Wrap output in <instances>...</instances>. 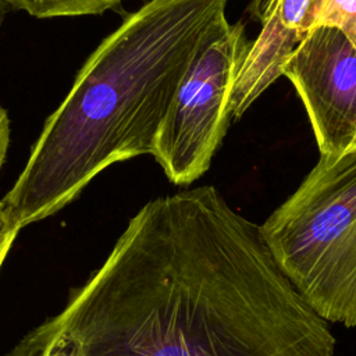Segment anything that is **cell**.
Segmentation results:
<instances>
[{
	"instance_id": "52a82bcc",
	"label": "cell",
	"mask_w": 356,
	"mask_h": 356,
	"mask_svg": "<svg viewBox=\"0 0 356 356\" xmlns=\"http://www.w3.org/2000/svg\"><path fill=\"white\" fill-rule=\"evenodd\" d=\"M8 8L24 11L39 19L58 17L99 15L124 0H4Z\"/></svg>"
},
{
	"instance_id": "8fae6325",
	"label": "cell",
	"mask_w": 356,
	"mask_h": 356,
	"mask_svg": "<svg viewBox=\"0 0 356 356\" xmlns=\"http://www.w3.org/2000/svg\"><path fill=\"white\" fill-rule=\"evenodd\" d=\"M270 0H253L252 1V6H250V13L253 17H257L259 19L261 18L267 4H268Z\"/></svg>"
},
{
	"instance_id": "5b68a950",
	"label": "cell",
	"mask_w": 356,
	"mask_h": 356,
	"mask_svg": "<svg viewBox=\"0 0 356 356\" xmlns=\"http://www.w3.org/2000/svg\"><path fill=\"white\" fill-rule=\"evenodd\" d=\"M284 76L305 104L320 154L335 156L356 145V49L341 29L313 26Z\"/></svg>"
},
{
	"instance_id": "6da1fadb",
	"label": "cell",
	"mask_w": 356,
	"mask_h": 356,
	"mask_svg": "<svg viewBox=\"0 0 356 356\" xmlns=\"http://www.w3.org/2000/svg\"><path fill=\"white\" fill-rule=\"evenodd\" d=\"M327 323L260 227L206 185L142 206L61 312L4 356H334Z\"/></svg>"
},
{
	"instance_id": "277c9868",
	"label": "cell",
	"mask_w": 356,
	"mask_h": 356,
	"mask_svg": "<svg viewBox=\"0 0 356 356\" xmlns=\"http://www.w3.org/2000/svg\"><path fill=\"white\" fill-rule=\"evenodd\" d=\"M248 47L243 25L224 15L188 65L152 153L171 182L188 185L209 170L232 118L231 95Z\"/></svg>"
},
{
	"instance_id": "8992f818",
	"label": "cell",
	"mask_w": 356,
	"mask_h": 356,
	"mask_svg": "<svg viewBox=\"0 0 356 356\" xmlns=\"http://www.w3.org/2000/svg\"><path fill=\"white\" fill-rule=\"evenodd\" d=\"M310 0H270L261 18V31L249 43L239 67L232 95L231 115L239 118L281 75L309 33Z\"/></svg>"
},
{
	"instance_id": "7a4b0ae2",
	"label": "cell",
	"mask_w": 356,
	"mask_h": 356,
	"mask_svg": "<svg viewBox=\"0 0 356 356\" xmlns=\"http://www.w3.org/2000/svg\"><path fill=\"white\" fill-rule=\"evenodd\" d=\"M227 0H149L86 58L1 199L21 228L53 216L114 163L152 154L177 88Z\"/></svg>"
},
{
	"instance_id": "7c38bea8",
	"label": "cell",
	"mask_w": 356,
	"mask_h": 356,
	"mask_svg": "<svg viewBox=\"0 0 356 356\" xmlns=\"http://www.w3.org/2000/svg\"><path fill=\"white\" fill-rule=\"evenodd\" d=\"M7 10H8V6L6 4V1H4V0H0V25H1V22H3L4 17H6Z\"/></svg>"
},
{
	"instance_id": "ba28073f",
	"label": "cell",
	"mask_w": 356,
	"mask_h": 356,
	"mask_svg": "<svg viewBox=\"0 0 356 356\" xmlns=\"http://www.w3.org/2000/svg\"><path fill=\"white\" fill-rule=\"evenodd\" d=\"M323 24L341 29L356 49V0H310L309 29Z\"/></svg>"
},
{
	"instance_id": "30bf717a",
	"label": "cell",
	"mask_w": 356,
	"mask_h": 356,
	"mask_svg": "<svg viewBox=\"0 0 356 356\" xmlns=\"http://www.w3.org/2000/svg\"><path fill=\"white\" fill-rule=\"evenodd\" d=\"M10 143V120L4 107L0 106V168L6 160Z\"/></svg>"
},
{
	"instance_id": "3957f363",
	"label": "cell",
	"mask_w": 356,
	"mask_h": 356,
	"mask_svg": "<svg viewBox=\"0 0 356 356\" xmlns=\"http://www.w3.org/2000/svg\"><path fill=\"white\" fill-rule=\"evenodd\" d=\"M260 229L307 305L325 321L356 327V145L321 154Z\"/></svg>"
},
{
	"instance_id": "9c48e42d",
	"label": "cell",
	"mask_w": 356,
	"mask_h": 356,
	"mask_svg": "<svg viewBox=\"0 0 356 356\" xmlns=\"http://www.w3.org/2000/svg\"><path fill=\"white\" fill-rule=\"evenodd\" d=\"M21 227L13 221L10 214L7 213L3 202L0 200V268L3 261L6 260L8 250L17 238Z\"/></svg>"
}]
</instances>
